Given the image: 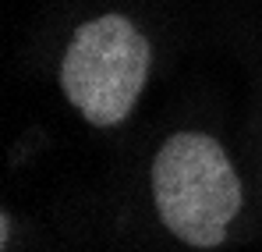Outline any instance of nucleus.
Returning <instances> with one entry per match:
<instances>
[{
  "label": "nucleus",
  "mask_w": 262,
  "mask_h": 252,
  "mask_svg": "<svg viewBox=\"0 0 262 252\" xmlns=\"http://www.w3.org/2000/svg\"><path fill=\"white\" fill-rule=\"evenodd\" d=\"M152 199L167 231L188 245L213 249L223 245L227 224L241 210V181L216 139L181 131L152 160Z\"/></svg>",
  "instance_id": "nucleus-1"
},
{
  "label": "nucleus",
  "mask_w": 262,
  "mask_h": 252,
  "mask_svg": "<svg viewBox=\"0 0 262 252\" xmlns=\"http://www.w3.org/2000/svg\"><path fill=\"white\" fill-rule=\"evenodd\" d=\"M149 75V43L121 14L85 22L64 53L60 85L75 110L96 128L121 125L135 110Z\"/></svg>",
  "instance_id": "nucleus-2"
}]
</instances>
